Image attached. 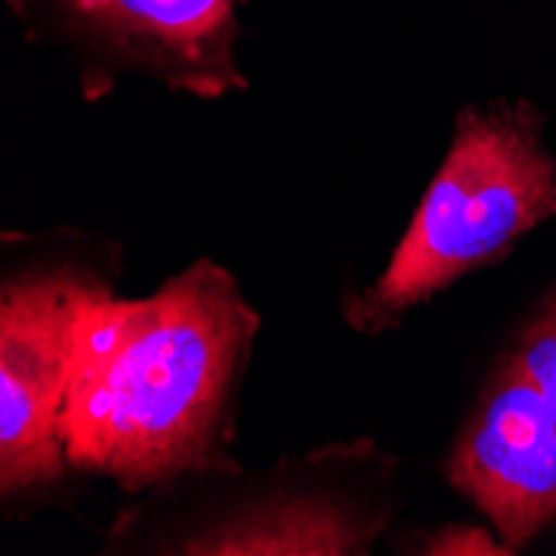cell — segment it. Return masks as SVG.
I'll return each instance as SVG.
<instances>
[{
  "label": "cell",
  "instance_id": "6da1fadb",
  "mask_svg": "<svg viewBox=\"0 0 556 556\" xmlns=\"http://www.w3.org/2000/svg\"><path fill=\"white\" fill-rule=\"evenodd\" d=\"M257 333V307L211 257L150 296H97L77 324L61 407L71 473L108 477L127 496L240 473L230 443Z\"/></svg>",
  "mask_w": 556,
  "mask_h": 556
},
{
  "label": "cell",
  "instance_id": "7a4b0ae2",
  "mask_svg": "<svg viewBox=\"0 0 556 556\" xmlns=\"http://www.w3.org/2000/svg\"><path fill=\"white\" fill-rule=\"evenodd\" d=\"M553 217L556 154L543 140L540 111L530 100L470 104L390 264L367 290L346 296L343 320L380 337L450 283L507 257Z\"/></svg>",
  "mask_w": 556,
  "mask_h": 556
},
{
  "label": "cell",
  "instance_id": "3957f363",
  "mask_svg": "<svg viewBox=\"0 0 556 556\" xmlns=\"http://www.w3.org/2000/svg\"><path fill=\"white\" fill-rule=\"evenodd\" d=\"M121 267V247L90 230H0V514L40 507L71 473V350L84 311L117 293Z\"/></svg>",
  "mask_w": 556,
  "mask_h": 556
},
{
  "label": "cell",
  "instance_id": "277c9868",
  "mask_svg": "<svg viewBox=\"0 0 556 556\" xmlns=\"http://www.w3.org/2000/svg\"><path fill=\"white\" fill-rule=\"evenodd\" d=\"M446 480L510 553L556 527V287L493 361Z\"/></svg>",
  "mask_w": 556,
  "mask_h": 556
},
{
  "label": "cell",
  "instance_id": "5b68a950",
  "mask_svg": "<svg viewBox=\"0 0 556 556\" xmlns=\"http://www.w3.org/2000/svg\"><path fill=\"white\" fill-rule=\"evenodd\" d=\"M30 40L54 43L74 64L87 100L121 77L217 100L247 87L237 64L243 0H8Z\"/></svg>",
  "mask_w": 556,
  "mask_h": 556
},
{
  "label": "cell",
  "instance_id": "8992f818",
  "mask_svg": "<svg viewBox=\"0 0 556 556\" xmlns=\"http://www.w3.org/2000/svg\"><path fill=\"white\" fill-rule=\"evenodd\" d=\"M380 457L374 440L333 443L311 453L290 473L240 500L197 507L190 517H174L143 546L154 553L197 556H361L370 553L387 527L390 507L361 496L364 483L343 490V477ZM370 483V480H367Z\"/></svg>",
  "mask_w": 556,
  "mask_h": 556
},
{
  "label": "cell",
  "instance_id": "52a82bcc",
  "mask_svg": "<svg viewBox=\"0 0 556 556\" xmlns=\"http://www.w3.org/2000/svg\"><path fill=\"white\" fill-rule=\"evenodd\" d=\"M407 553H424V556H507L510 546L496 536V530L477 527V523H446L437 530L414 533L407 540Z\"/></svg>",
  "mask_w": 556,
  "mask_h": 556
}]
</instances>
